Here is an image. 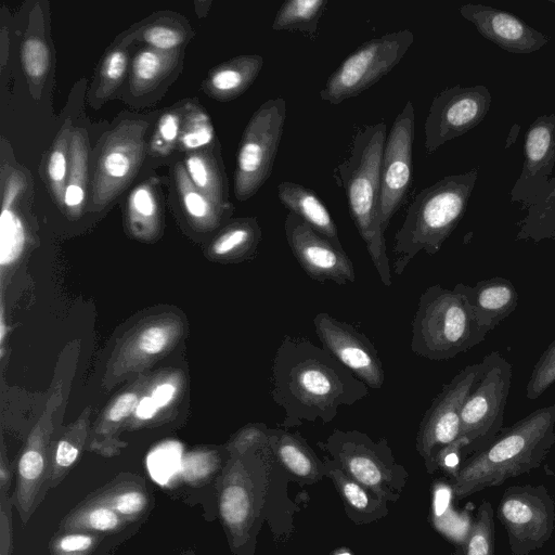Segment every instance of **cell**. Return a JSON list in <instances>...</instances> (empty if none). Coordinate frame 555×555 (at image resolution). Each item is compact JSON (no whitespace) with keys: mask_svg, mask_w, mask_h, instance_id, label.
<instances>
[{"mask_svg":"<svg viewBox=\"0 0 555 555\" xmlns=\"http://www.w3.org/2000/svg\"><path fill=\"white\" fill-rule=\"evenodd\" d=\"M369 387L323 347L286 335L272 364V399L283 409L282 427L330 423L341 405L369 396Z\"/></svg>","mask_w":555,"mask_h":555,"instance_id":"cell-1","label":"cell"},{"mask_svg":"<svg viewBox=\"0 0 555 555\" xmlns=\"http://www.w3.org/2000/svg\"><path fill=\"white\" fill-rule=\"evenodd\" d=\"M287 474L268 448L232 454L222 480L219 513L231 545L240 555H255L264 522L276 540L291 538L299 505L289 498Z\"/></svg>","mask_w":555,"mask_h":555,"instance_id":"cell-2","label":"cell"},{"mask_svg":"<svg viewBox=\"0 0 555 555\" xmlns=\"http://www.w3.org/2000/svg\"><path fill=\"white\" fill-rule=\"evenodd\" d=\"M555 443V404L540 408L467 456L450 480L459 501L538 468Z\"/></svg>","mask_w":555,"mask_h":555,"instance_id":"cell-3","label":"cell"},{"mask_svg":"<svg viewBox=\"0 0 555 555\" xmlns=\"http://www.w3.org/2000/svg\"><path fill=\"white\" fill-rule=\"evenodd\" d=\"M387 128L384 121L366 125L353 135L348 157L333 171L344 190L348 209L385 286L391 285L390 262L378 217L380 166Z\"/></svg>","mask_w":555,"mask_h":555,"instance_id":"cell-4","label":"cell"},{"mask_svg":"<svg viewBox=\"0 0 555 555\" xmlns=\"http://www.w3.org/2000/svg\"><path fill=\"white\" fill-rule=\"evenodd\" d=\"M478 168L448 175L421 190L395 235L393 272L400 275L420 251L435 255L464 217Z\"/></svg>","mask_w":555,"mask_h":555,"instance_id":"cell-5","label":"cell"},{"mask_svg":"<svg viewBox=\"0 0 555 555\" xmlns=\"http://www.w3.org/2000/svg\"><path fill=\"white\" fill-rule=\"evenodd\" d=\"M465 297L455 287H428L420 297L412 322L411 349L433 361L450 360L485 340Z\"/></svg>","mask_w":555,"mask_h":555,"instance_id":"cell-6","label":"cell"},{"mask_svg":"<svg viewBox=\"0 0 555 555\" xmlns=\"http://www.w3.org/2000/svg\"><path fill=\"white\" fill-rule=\"evenodd\" d=\"M318 446L344 472L375 495L388 503L400 499L409 474L396 461L385 437L374 441L360 430L336 428Z\"/></svg>","mask_w":555,"mask_h":555,"instance_id":"cell-7","label":"cell"},{"mask_svg":"<svg viewBox=\"0 0 555 555\" xmlns=\"http://www.w3.org/2000/svg\"><path fill=\"white\" fill-rule=\"evenodd\" d=\"M286 120V102L276 96L263 102L248 120L236 154L234 193L253 197L270 178Z\"/></svg>","mask_w":555,"mask_h":555,"instance_id":"cell-8","label":"cell"},{"mask_svg":"<svg viewBox=\"0 0 555 555\" xmlns=\"http://www.w3.org/2000/svg\"><path fill=\"white\" fill-rule=\"evenodd\" d=\"M413 41L414 35L409 29L365 41L331 74L320 90L321 100L337 105L360 95L395 68Z\"/></svg>","mask_w":555,"mask_h":555,"instance_id":"cell-9","label":"cell"},{"mask_svg":"<svg viewBox=\"0 0 555 555\" xmlns=\"http://www.w3.org/2000/svg\"><path fill=\"white\" fill-rule=\"evenodd\" d=\"M485 369L461 412V433L468 447L466 456L485 448L502 430L504 410L512 386L513 366L498 351L485 358Z\"/></svg>","mask_w":555,"mask_h":555,"instance_id":"cell-10","label":"cell"},{"mask_svg":"<svg viewBox=\"0 0 555 555\" xmlns=\"http://www.w3.org/2000/svg\"><path fill=\"white\" fill-rule=\"evenodd\" d=\"M496 517L504 526L512 555H530L555 528V502L543 485L511 486L500 499Z\"/></svg>","mask_w":555,"mask_h":555,"instance_id":"cell-11","label":"cell"},{"mask_svg":"<svg viewBox=\"0 0 555 555\" xmlns=\"http://www.w3.org/2000/svg\"><path fill=\"white\" fill-rule=\"evenodd\" d=\"M485 369V360L462 369L433 400L416 435V450L427 473H435L437 454L460 437L461 412L466 398Z\"/></svg>","mask_w":555,"mask_h":555,"instance_id":"cell-12","label":"cell"},{"mask_svg":"<svg viewBox=\"0 0 555 555\" xmlns=\"http://www.w3.org/2000/svg\"><path fill=\"white\" fill-rule=\"evenodd\" d=\"M491 100V93L483 85H455L437 93L424 124L426 153L436 152L446 142L479 125L490 109Z\"/></svg>","mask_w":555,"mask_h":555,"instance_id":"cell-13","label":"cell"},{"mask_svg":"<svg viewBox=\"0 0 555 555\" xmlns=\"http://www.w3.org/2000/svg\"><path fill=\"white\" fill-rule=\"evenodd\" d=\"M414 129V106L408 101L391 125L383 152L378 217L384 233L405 202L411 185Z\"/></svg>","mask_w":555,"mask_h":555,"instance_id":"cell-14","label":"cell"},{"mask_svg":"<svg viewBox=\"0 0 555 555\" xmlns=\"http://www.w3.org/2000/svg\"><path fill=\"white\" fill-rule=\"evenodd\" d=\"M145 128L143 122L127 121L108 134L94 169L93 204L107 205L132 179L143 159Z\"/></svg>","mask_w":555,"mask_h":555,"instance_id":"cell-15","label":"cell"},{"mask_svg":"<svg viewBox=\"0 0 555 555\" xmlns=\"http://www.w3.org/2000/svg\"><path fill=\"white\" fill-rule=\"evenodd\" d=\"M284 232L294 257L311 279L338 285L354 282V268L345 250L299 217L288 212L284 220Z\"/></svg>","mask_w":555,"mask_h":555,"instance_id":"cell-16","label":"cell"},{"mask_svg":"<svg viewBox=\"0 0 555 555\" xmlns=\"http://www.w3.org/2000/svg\"><path fill=\"white\" fill-rule=\"evenodd\" d=\"M313 325L325 350L367 387L382 388L385 382L383 364L377 350L365 335L326 312L318 313L313 318Z\"/></svg>","mask_w":555,"mask_h":555,"instance_id":"cell-17","label":"cell"},{"mask_svg":"<svg viewBox=\"0 0 555 555\" xmlns=\"http://www.w3.org/2000/svg\"><path fill=\"white\" fill-rule=\"evenodd\" d=\"M524 164L509 192V201L527 209L544 190L555 166V113L535 118L528 127L524 142Z\"/></svg>","mask_w":555,"mask_h":555,"instance_id":"cell-18","label":"cell"},{"mask_svg":"<svg viewBox=\"0 0 555 555\" xmlns=\"http://www.w3.org/2000/svg\"><path fill=\"white\" fill-rule=\"evenodd\" d=\"M459 12L483 38L509 53H532L550 40L548 36L505 10L480 3H467L462 5Z\"/></svg>","mask_w":555,"mask_h":555,"instance_id":"cell-19","label":"cell"},{"mask_svg":"<svg viewBox=\"0 0 555 555\" xmlns=\"http://www.w3.org/2000/svg\"><path fill=\"white\" fill-rule=\"evenodd\" d=\"M269 449L291 481L313 486L326 476L324 461L319 459L299 431L270 428Z\"/></svg>","mask_w":555,"mask_h":555,"instance_id":"cell-20","label":"cell"},{"mask_svg":"<svg viewBox=\"0 0 555 555\" xmlns=\"http://www.w3.org/2000/svg\"><path fill=\"white\" fill-rule=\"evenodd\" d=\"M479 326L488 334L515 311L518 294L514 284L501 276L478 282L474 286L457 283Z\"/></svg>","mask_w":555,"mask_h":555,"instance_id":"cell-21","label":"cell"},{"mask_svg":"<svg viewBox=\"0 0 555 555\" xmlns=\"http://www.w3.org/2000/svg\"><path fill=\"white\" fill-rule=\"evenodd\" d=\"M328 477L348 518L356 525L375 522L389 513L388 502L351 478L330 456L323 459Z\"/></svg>","mask_w":555,"mask_h":555,"instance_id":"cell-22","label":"cell"},{"mask_svg":"<svg viewBox=\"0 0 555 555\" xmlns=\"http://www.w3.org/2000/svg\"><path fill=\"white\" fill-rule=\"evenodd\" d=\"M280 203L308 223L314 231L343 248L337 227L327 209L315 192L292 181H282L276 188Z\"/></svg>","mask_w":555,"mask_h":555,"instance_id":"cell-23","label":"cell"},{"mask_svg":"<svg viewBox=\"0 0 555 555\" xmlns=\"http://www.w3.org/2000/svg\"><path fill=\"white\" fill-rule=\"evenodd\" d=\"M263 66L259 54H244L216 67L206 81L204 91L219 101H231L242 95L257 79Z\"/></svg>","mask_w":555,"mask_h":555,"instance_id":"cell-24","label":"cell"},{"mask_svg":"<svg viewBox=\"0 0 555 555\" xmlns=\"http://www.w3.org/2000/svg\"><path fill=\"white\" fill-rule=\"evenodd\" d=\"M25 181L20 172H13L7 180L2 192L0 216V263L8 266L22 254L25 242V228L13 205L17 201Z\"/></svg>","mask_w":555,"mask_h":555,"instance_id":"cell-25","label":"cell"},{"mask_svg":"<svg viewBox=\"0 0 555 555\" xmlns=\"http://www.w3.org/2000/svg\"><path fill=\"white\" fill-rule=\"evenodd\" d=\"M454 493L449 480L438 479L433 483L430 521L435 529L455 547L462 545L470 530L473 520L465 512L453 507Z\"/></svg>","mask_w":555,"mask_h":555,"instance_id":"cell-26","label":"cell"},{"mask_svg":"<svg viewBox=\"0 0 555 555\" xmlns=\"http://www.w3.org/2000/svg\"><path fill=\"white\" fill-rule=\"evenodd\" d=\"M518 227L516 241L555 238V176L550 178L544 190L527 209V215L515 223Z\"/></svg>","mask_w":555,"mask_h":555,"instance_id":"cell-27","label":"cell"},{"mask_svg":"<svg viewBox=\"0 0 555 555\" xmlns=\"http://www.w3.org/2000/svg\"><path fill=\"white\" fill-rule=\"evenodd\" d=\"M327 0H288L282 3L272 22L273 30L299 31L314 39Z\"/></svg>","mask_w":555,"mask_h":555,"instance_id":"cell-28","label":"cell"},{"mask_svg":"<svg viewBox=\"0 0 555 555\" xmlns=\"http://www.w3.org/2000/svg\"><path fill=\"white\" fill-rule=\"evenodd\" d=\"M88 181V142L81 130L72 133L69 141V167L64 194V205L73 214H79L86 197Z\"/></svg>","mask_w":555,"mask_h":555,"instance_id":"cell-29","label":"cell"},{"mask_svg":"<svg viewBox=\"0 0 555 555\" xmlns=\"http://www.w3.org/2000/svg\"><path fill=\"white\" fill-rule=\"evenodd\" d=\"M261 240V229L256 218L234 220L227 227L211 245L215 256L237 258L256 251Z\"/></svg>","mask_w":555,"mask_h":555,"instance_id":"cell-30","label":"cell"},{"mask_svg":"<svg viewBox=\"0 0 555 555\" xmlns=\"http://www.w3.org/2000/svg\"><path fill=\"white\" fill-rule=\"evenodd\" d=\"M178 51H160L154 48L140 50L132 62L131 85L134 91L153 89L169 74L177 63Z\"/></svg>","mask_w":555,"mask_h":555,"instance_id":"cell-31","label":"cell"},{"mask_svg":"<svg viewBox=\"0 0 555 555\" xmlns=\"http://www.w3.org/2000/svg\"><path fill=\"white\" fill-rule=\"evenodd\" d=\"M185 171L192 183L214 204L230 207L218 164L208 154L191 153L184 159Z\"/></svg>","mask_w":555,"mask_h":555,"instance_id":"cell-32","label":"cell"},{"mask_svg":"<svg viewBox=\"0 0 555 555\" xmlns=\"http://www.w3.org/2000/svg\"><path fill=\"white\" fill-rule=\"evenodd\" d=\"M176 184L180 195L181 203L186 215L196 223L204 227H210L218 223L220 214L230 207H220L214 204L204 195L189 178L185 168L177 164L175 169Z\"/></svg>","mask_w":555,"mask_h":555,"instance_id":"cell-33","label":"cell"},{"mask_svg":"<svg viewBox=\"0 0 555 555\" xmlns=\"http://www.w3.org/2000/svg\"><path fill=\"white\" fill-rule=\"evenodd\" d=\"M183 447L179 441L166 440L155 446L146 455L150 477L160 487L168 486L182 474Z\"/></svg>","mask_w":555,"mask_h":555,"instance_id":"cell-34","label":"cell"},{"mask_svg":"<svg viewBox=\"0 0 555 555\" xmlns=\"http://www.w3.org/2000/svg\"><path fill=\"white\" fill-rule=\"evenodd\" d=\"M494 554V511L489 501H482L477 508L470 530L464 543L455 547V555Z\"/></svg>","mask_w":555,"mask_h":555,"instance_id":"cell-35","label":"cell"},{"mask_svg":"<svg viewBox=\"0 0 555 555\" xmlns=\"http://www.w3.org/2000/svg\"><path fill=\"white\" fill-rule=\"evenodd\" d=\"M128 216L131 228L140 234L155 231L158 223V202L153 189L144 183L135 186L128 196Z\"/></svg>","mask_w":555,"mask_h":555,"instance_id":"cell-36","label":"cell"},{"mask_svg":"<svg viewBox=\"0 0 555 555\" xmlns=\"http://www.w3.org/2000/svg\"><path fill=\"white\" fill-rule=\"evenodd\" d=\"M120 515L104 502L92 503L73 514L66 521V529L112 531L122 524Z\"/></svg>","mask_w":555,"mask_h":555,"instance_id":"cell-37","label":"cell"},{"mask_svg":"<svg viewBox=\"0 0 555 555\" xmlns=\"http://www.w3.org/2000/svg\"><path fill=\"white\" fill-rule=\"evenodd\" d=\"M67 155H69V145L66 133L62 132L49 154L47 171L54 197L63 205L69 167Z\"/></svg>","mask_w":555,"mask_h":555,"instance_id":"cell-38","label":"cell"},{"mask_svg":"<svg viewBox=\"0 0 555 555\" xmlns=\"http://www.w3.org/2000/svg\"><path fill=\"white\" fill-rule=\"evenodd\" d=\"M214 139L215 129L209 116L197 109L184 119L178 142L181 149L193 151L209 145Z\"/></svg>","mask_w":555,"mask_h":555,"instance_id":"cell-39","label":"cell"},{"mask_svg":"<svg viewBox=\"0 0 555 555\" xmlns=\"http://www.w3.org/2000/svg\"><path fill=\"white\" fill-rule=\"evenodd\" d=\"M555 383V338L538 359L526 386L530 400L541 397Z\"/></svg>","mask_w":555,"mask_h":555,"instance_id":"cell-40","label":"cell"},{"mask_svg":"<svg viewBox=\"0 0 555 555\" xmlns=\"http://www.w3.org/2000/svg\"><path fill=\"white\" fill-rule=\"evenodd\" d=\"M22 65L25 74L34 82L44 78L50 64V53L46 42L36 36L28 37L22 46Z\"/></svg>","mask_w":555,"mask_h":555,"instance_id":"cell-41","label":"cell"},{"mask_svg":"<svg viewBox=\"0 0 555 555\" xmlns=\"http://www.w3.org/2000/svg\"><path fill=\"white\" fill-rule=\"evenodd\" d=\"M128 66V56L124 49L117 48L107 53L100 72L99 95H109L121 81Z\"/></svg>","mask_w":555,"mask_h":555,"instance_id":"cell-42","label":"cell"},{"mask_svg":"<svg viewBox=\"0 0 555 555\" xmlns=\"http://www.w3.org/2000/svg\"><path fill=\"white\" fill-rule=\"evenodd\" d=\"M183 121L177 112L165 113L158 120L151 149L158 155L170 153L179 140Z\"/></svg>","mask_w":555,"mask_h":555,"instance_id":"cell-43","label":"cell"},{"mask_svg":"<svg viewBox=\"0 0 555 555\" xmlns=\"http://www.w3.org/2000/svg\"><path fill=\"white\" fill-rule=\"evenodd\" d=\"M100 501L107 504L120 516L129 518L138 516L147 505L145 493L135 488L116 490L102 496Z\"/></svg>","mask_w":555,"mask_h":555,"instance_id":"cell-44","label":"cell"},{"mask_svg":"<svg viewBox=\"0 0 555 555\" xmlns=\"http://www.w3.org/2000/svg\"><path fill=\"white\" fill-rule=\"evenodd\" d=\"M220 456L216 452H193L183 457L182 477L189 482L205 479L220 466Z\"/></svg>","mask_w":555,"mask_h":555,"instance_id":"cell-45","label":"cell"},{"mask_svg":"<svg viewBox=\"0 0 555 555\" xmlns=\"http://www.w3.org/2000/svg\"><path fill=\"white\" fill-rule=\"evenodd\" d=\"M141 36L151 48L160 51H173L185 39V34L180 28L168 24L150 25L143 29Z\"/></svg>","mask_w":555,"mask_h":555,"instance_id":"cell-46","label":"cell"},{"mask_svg":"<svg viewBox=\"0 0 555 555\" xmlns=\"http://www.w3.org/2000/svg\"><path fill=\"white\" fill-rule=\"evenodd\" d=\"M467 441L459 437L453 442L446 446L437 454L435 465L436 469L442 470L450 480L453 479L466 456Z\"/></svg>","mask_w":555,"mask_h":555,"instance_id":"cell-47","label":"cell"},{"mask_svg":"<svg viewBox=\"0 0 555 555\" xmlns=\"http://www.w3.org/2000/svg\"><path fill=\"white\" fill-rule=\"evenodd\" d=\"M269 431L264 424L249 425L244 428L233 442L232 454H244L251 450H263L269 447Z\"/></svg>","mask_w":555,"mask_h":555,"instance_id":"cell-48","label":"cell"},{"mask_svg":"<svg viewBox=\"0 0 555 555\" xmlns=\"http://www.w3.org/2000/svg\"><path fill=\"white\" fill-rule=\"evenodd\" d=\"M90 533L72 532L57 538L52 545L54 555H86L94 544Z\"/></svg>","mask_w":555,"mask_h":555,"instance_id":"cell-49","label":"cell"},{"mask_svg":"<svg viewBox=\"0 0 555 555\" xmlns=\"http://www.w3.org/2000/svg\"><path fill=\"white\" fill-rule=\"evenodd\" d=\"M169 334L163 326L146 327L138 338V348L145 354H156L167 345Z\"/></svg>","mask_w":555,"mask_h":555,"instance_id":"cell-50","label":"cell"},{"mask_svg":"<svg viewBox=\"0 0 555 555\" xmlns=\"http://www.w3.org/2000/svg\"><path fill=\"white\" fill-rule=\"evenodd\" d=\"M138 397L134 393L121 395L109 408L107 417L113 422H118L137 409Z\"/></svg>","mask_w":555,"mask_h":555,"instance_id":"cell-51","label":"cell"},{"mask_svg":"<svg viewBox=\"0 0 555 555\" xmlns=\"http://www.w3.org/2000/svg\"><path fill=\"white\" fill-rule=\"evenodd\" d=\"M78 454L79 450L74 443L67 440L60 441L55 452V464L57 468L65 469L70 467L77 460Z\"/></svg>","mask_w":555,"mask_h":555,"instance_id":"cell-52","label":"cell"},{"mask_svg":"<svg viewBox=\"0 0 555 555\" xmlns=\"http://www.w3.org/2000/svg\"><path fill=\"white\" fill-rule=\"evenodd\" d=\"M176 393V386L170 383H163L155 387L152 391V399L160 409L166 406Z\"/></svg>","mask_w":555,"mask_h":555,"instance_id":"cell-53","label":"cell"},{"mask_svg":"<svg viewBox=\"0 0 555 555\" xmlns=\"http://www.w3.org/2000/svg\"><path fill=\"white\" fill-rule=\"evenodd\" d=\"M159 408L156 405L152 397H143L135 409V415L140 420H150L156 415Z\"/></svg>","mask_w":555,"mask_h":555,"instance_id":"cell-54","label":"cell"},{"mask_svg":"<svg viewBox=\"0 0 555 555\" xmlns=\"http://www.w3.org/2000/svg\"><path fill=\"white\" fill-rule=\"evenodd\" d=\"M331 555H353V553L348 547L341 546L332 551Z\"/></svg>","mask_w":555,"mask_h":555,"instance_id":"cell-55","label":"cell"},{"mask_svg":"<svg viewBox=\"0 0 555 555\" xmlns=\"http://www.w3.org/2000/svg\"><path fill=\"white\" fill-rule=\"evenodd\" d=\"M1 331H0V335H1V340L3 339L4 337V333H5V326H4V321H3V311L1 310Z\"/></svg>","mask_w":555,"mask_h":555,"instance_id":"cell-56","label":"cell"},{"mask_svg":"<svg viewBox=\"0 0 555 555\" xmlns=\"http://www.w3.org/2000/svg\"><path fill=\"white\" fill-rule=\"evenodd\" d=\"M548 2L555 5V0H548Z\"/></svg>","mask_w":555,"mask_h":555,"instance_id":"cell-57","label":"cell"}]
</instances>
